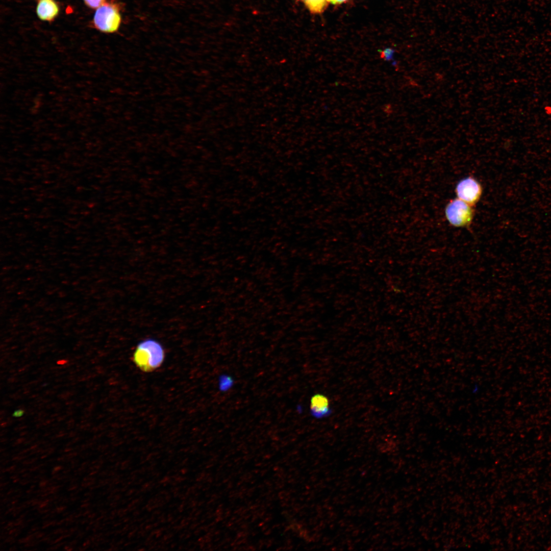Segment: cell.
Masks as SVG:
<instances>
[{
  "label": "cell",
  "mask_w": 551,
  "mask_h": 551,
  "mask_svg": "<svg viewBox=\"0 0 551 551\" xmlns=\"http://www.w3.org/2000/svg\"><path fill=\"white\" fill-rule=\"evenodd\" d=\"M133 357L135 364L141 370L149 371L162 364L164 350L159 342L153 339H147L138 344Z\"/></svg>",
  "instance_id": "cell-1"
},
{
  "label": "cell",
  "mask_w": 551,
  "mask_h": 551,
  "mask_svg": "<svg viewBox=\"0 0 551 551\" xmlns=\"http://www.w3.org/2000/svg\"><path fill=\"white\" fill-rule=\"evenodd\" d=\"M455 192L458 198L472 206L480 200L482 193V188L475 179L468 177L458 183Z\"/></svg>",
  "instance_id": "cell-4"
},
{
  "label": "cell",
  "mask_w": 551,
  "mask_h": 551,
  "mask_svg": "<svg viewBox=\"0 0 551 551\" xmlns=\"http://www.w3.org/2000/svg\"><path fill=\"white\" fill-rule=\"evenodd\" d=\"M23 414V411L21 410H19L14 412L13 416L16 417H19L21 416Z\"/></svg>",
  "instance_id": "cell-11"
},
{
  "label": "cell",
  "mask_w": 551,
  "mask_h": 551,
  "mask_svg": "<svg viewBox=\"0 0 551 551\" xmlns=\"http://www.w3.org/2000/svg\"><path fill=\"white\" fill-rule=\"evenodd\" d=\"M309 10L313 13H319L327 8V0H302Z\"/></svg>",
  "instance_id": "cell-7"
},
{
  "label": "cell",
  "mask_w": 551,
  "mask_h": 551,
  "mask_svg": "<svg viewBox=\"0 0 551 551\" xmlns=\"http://www.w3.org/2000/svg\"><path fill=\"white\" fill-rule=\"evenodd\" d=\"M89 7L92 9L98 8L105 3V0H84Z\"/></svg>",
  "instance_id": "cell-9"
},
{
  "label": "cell",
  "mask_w": 551,
  "mask_h": 551,
  "mask_svg": "<svg viewBox=\"0 0 551 551\" xmlns=\"http://www.w3.org/2000/svg\"><path fill=\"white\" fill-rule=\"evenodd\" d=\"M94 26L99 31L112 33L118 29L121 16L116 4L105 3L97 9L93 17Z\"/></svg>",
  "instance_id": "cell-2"
},
{
  "label": "cell",
  "mask_w": 551,
  "mask_h": 551,
  "mask_svg": "<svg viewBox=\"0 0 551 551\" xmlns=\"http://www.w3.org/2000/svg\"><path fill=\"white\" fill-rule=\"evenodd\" d=\"M347 0H327L329 3L332 4H341L346 2Z\"/></svg>",
  "instance_id": "cell-10"
},
{
  "label": "cell",
  "mask_w": 551,
  "mask_h": 551,
  "mask_svg": "<svg viewBox=\"0 0 551 551\" xmlns=\"http://www.w3.org/2000/svg\"><path fill=\"white\" fill-rule=\"evenodd\" d=\"M36 11L40 19L51 21L58 15L59 8L53 0H40L38 3Z\"/></svg>",
  "instance_id": "cell-5"
},
{
  "label": "cell",
  "mask_w": 551,
  "mask_h": 551,
  "mask_svg": "<svg viewBox=\"0 0 551 551\" xmlns=\"http://www.w3.org/2000/svg\"><path fill=\"white\" fill-rule=\"evenodd\" d=\"M380 56L386 61H391L393 60V57L394 50L391 48H387L383 51H380Z\"/></svg>",
  "instance_id": "cell-8"
},
{
  "label": "cell",
  "mask_w": 551,
  "mask_h": 551,
  "mask_svg": "<svg viewBox=\"0 0 551 551\" xmlns=\"http://www.w3.org/2000/svg\"><path fill=\"white\" fill-rule=\"evenodd\" d=\"M472 206L457 198L449 202L445 207V216L452 226L464 227L470 224L473 218Z\"/></svg>",
  "instance_id": "cell-3"
},
{
  "label": "cell",
  "mask_w": 551,
  "mask_h": 551,
  "mask_svg": "<svg viewBox=\"0 0 551 551\" xmlns=\"http://www.w3.org/2000/svg\"><path fill=\"white\" fill-rule=\"evenodd\" d=\"M311 410L318 416L325 415L329 411V400L326 396L318 394L314 395L311 400Z\"/></svg>",
  "instance_id": "cell-6"
}]
</instances>
